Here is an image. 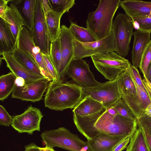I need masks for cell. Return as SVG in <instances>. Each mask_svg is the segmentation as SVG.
<instances>
[{"instance_id":"1","label":"cell","mask_w":151,"mask_h":151,"mask_svg":"<svg viewBox=\"0 0 151 151\" xmlns=\"http://www.w3.org/2000/svg\"><path fill=\"white\" fill-rule=\"evenodd\" d=\"M82 88L76 84L52 81L45 95V106L55 111L74 108L82 100Z\"/></svg>"},{"instance_id":"2","label":"cell","mask_w":151,"mask_h":151,"mask_svg":"<svg viewBox=\"0 0 151 151\" xmlns=\"http://www.w3.org/2000/svg\"><path fill=\"white\" fill-rule=\"evenodd\" d=\"M121 0H100L95 11L89 13L86 28L97 40L109 35L112 31L113 19Z\"/></svg>"},{"instance_id":"3","label":"cell","mask_w":151,"mask_h":151,"mask_svg":"<svg viewBox=\"0 0 151 151\" xmlns=\"http://www.w3.org/2000/svg\"><path fill=\"white\" fill-rule=\"evenodd\" d=\"M93 114L95 119L94 127L106 135H132L138 127L137 120L132 121L119 114L111 115L105 108Z\"/></svg>"},{"instance_id":"4","label":"cell","mask_w":151,"mask_h":151,"mask_svg":"<svg viewBox=\"0 0 151 151\" xmlns=\"http://www.w3.org/2000/svg\"><path fill=\"white\" fill-rule=\"evenodd\" d=\"M40 136L46 147H57L69 151H91L88 141L82 140L63 127L44 131Z\"/></svg>"},{"instance_id":"5","label":"cell","mask_w":151,"mask_h":151,"mask_svg":"<svg viewBox=\"0 0 151 151\" xmlns=\"http://www.w3.org/2000/svg\"><path fill=\"white\" fill-rule=\"evenodd\" d=\"M91 57L97 70L109 81L118 78L127 69L130 63L113 51L97 54Z\"/></svg>"},{"instance_id":"6","label":"cell","mask_w":151,"mask_h":151,"mask_svg":"<svg viewBox=\"0 0 151 151\" xmlns=\"http://www.w3.org/2000/svg\"><path fill=\"white\" fill-rule=\"evenodd\" d=\"M82 88V87H81ZM82 99L89 96L101 103L106 109L113 107L122 98L118 78L97 86L82 88Z\"/></svg>"},{"instance_id":"7","label":"cell","mask_w":151,"mask_h":151,"mask_svg":"<svg viewBox=\"0 0 151 151\" xmlns=\"http://www.w3.org/2000/svg\"><path fill=\"white\" fill-rule=\"evenodd\" d=\"M134 28L132 20L125 13H119L113 20L112 31L116 44V52L121 56L124 57L128 54Z\"/></svg>"},{"instance_id":"8","label":"cell","mask_w":151,"mask_h":151,"mask_svg":"<svg viewBox=\"0 0 151 151\" xmlns=\"http://www.w3.org/2000/svg\"><path fill=\"white\" fill-rule=\"evenodd\" d=\"M74 59H83L92 55L109 51H116V44L112 31L107 36L99 40L82 43L73 37Z\"/></svg>"},{"instance_id":"9","label":"cell","mask_w":151,"mask_h":151,"mask_svg":"<svg viewBox=\"0 0 151 151\" xmlns=\"http://www.w3.org/2000/svg\"><path fill=\"white\" fill-rule=\"evenodd\" d=\"M43 116L38 109L30 105L22 114L13 118L11 126L19 133L32 135L40 131V124Z\"/></svg>"},{"instance_id":"10","label":"cell","mask_w":151,"mask_h":151,"mask_svg":"<svg viewBox=\"0 0 151 151\" xmlns=\"http://www.w3.org/2000/svg\"><path fill=\"white\" fill-rule=\"evenodd\" d=\"M33 30L31 32L36 45L44 55H49L51 42L40 0H37Z\"/></svg>"},{"instance_id":"11","label":"cell","mask_w":151,"mask_h":151,"mask_svg":"<svg viewBox=\"0 0 151 151\" xmlns=\"http://www.w3.org/2000/svg\"><path fill=\"white\" fill-rule=\"evenodd\" d=\"M66 74L82 88L94 86L101 83L95 79L88 64L83 59L73 60L68 66Z\"/></svg>"},{"instance_id":"12","label":"cell","mask_w":151,"mask_h":151,"mask_svg":"<svg viewBox=\"0 0 151 151\" xmlns=\"http://www.w3.org/2000/svg\"><path fill=\"white\" fill-rule=\"evenodd\" d=\"M17 48L29 53L35 59L46 78L49 81L52 79L49 76L44 63L43 54L35 43L32 33L24 26L19 34Z\"/></svg>"},{"instance_id":"13","label":"cell","mask_w":151,"mask_h":151,"mask_svg":"<svg viewBox=\"0 0 151 151\" xmlns=\"http://www.w3.org/2000/svg\"><path fill=\"white\" fill-rule=\"evenodd\" d=\"M50 81L46 79L39 80L22 86L16 85L12 93V98L32 102L38 101L47 89Z\"/></svg>"},{"instance_id":"14","label":"cell","mask_w":151,"mask_h":151,"mask_svg":"<svg viewBox=\"0 0 151 151\" xmlns=\"http://www.w3.org/2000/svg\"><path fill=\"white\" fill-rule=\"evenodd\" d=\"M60 40L62 59L58 74L59 80H62L66 74L70 63L74 59L73 37L69 28L61 26Z\"/></svg>"},{"instance_id":"15","label":"cell","mask_w":151,"mask_h":151,"mask_svg":"<svg viewBox=\"0 0 151 151\" xmlns=\"http://www.w3.org/2000/svg\"><path fill=\"white\" fill-rule=\"evenodd\" d=\"M132 78L136 88V96L132 98L122 94V98L137 119L145 114L146 108L151 103V99L146 92Z\"/></svg>"},{"instance_id":"16","label":"cell","mask_w":151,"mask_h":151,"mask_svg":"<svg viewBox=\"0 0 151 151\" xmlns=\"http://www.w3.org/2000/svg\"><path fill=\"white\" fill-rule=\"evenodd\" d=\"M120 6L132 21L138 19L151 17V1L121 0Z\"/></svg>"},{"instance_id":"17","label":"cell","mask_w":151,"mask_h":151,"mask_svg":"<svg viewBox=\"0 0 151 151\" xmlns=\"http://www.w3.org/2000/svg\"><path fill=\"white\" fill-rule=\"evenodd\" d=\"M132 136H111L99 132L96 137L87 141L91 151H112L121 142Z\"/></svg>"},{"instance_id":"18","label":"cell","mask_w":151,"mask_h":151,"mask_svg":"<svg viewBox=\"0 0 151 151\" xmlns=\"http://www.w3.org/2000/svg\"><path fill=\"white\" fill-rule=\"evenodd\" d=\"M2 55V58L5 61L7 67L17 77L23 78L25 84L46 79L32 73L17 61L12 54H4Z\"/></svg>"},{"instance_id":"19","label":"cell","mask_w":151,"mask_h":151,"mask_svg":"<svg viewBox=\"0 0 151 151\" xmlns=\"http://www.w3.org/2000/svg\"><path fill=\"white\" fill-rule=\"evenodd\" d=\"M150 32L139 29L133 33L134 41L132 53V65L139 68L142 56L148 43L151 40Z\"/></svg>"},{"instance_id":"20","label":"cell","mask_w":151,"mask_h":151,"mask_svg":"<svg viewBox=\"0 0 151 151\" xmlns=\"http://www.w3.org/2000/svg\"><path fill=\"white\" fill-rule=\"evenodd\" d=\"M17 42L19 34L24 24L20 12L16 6L11 4L6 13L4 20Z\"/></svg>"},{"instance_id":"21","label":"cell","mask_w":151,"mask_h":151,"mask_svg":"<svg viewBox=\"0 0 151 151\" xmlns=\"http://www.w3.org/2000/svg\"><path fill=\"white\" fill-rule=\"evenodd\" d=\"M17 42L7 24L0 19V54H12L17 47Z\"/></svg>"},{"instance_id":"22","label":"cell","mask_w":151,"mask_h":151,"mask_svg":"<svg viewBox=\"0 0 151 151\" xmlns=\"http://www.w3.org/2000/svg\"><path fill=\"white\" fill-rule=\"evenodd\" d=\"M104 108L101 103L87 96L82 99L73 112L74 115L83 117L95 114Z\"/></svg>"},{"instance_id":"23","label":"cell","mask_w":151,"mask_h":151,"mask_svg":"<svg viewBox=\"0 0 151 151\" xmlns=\"http://www.w3.org/2000/svg\"><path fill=\"white\" fill-rule=\"evenodd\" d=\"M12 54L17 61L32 73L46 79L35 59L29 53L17 47Z\"/></svg>"},{"instance_id":"24","label":"cell","mask_w":151,"mask_h":151,"mask_svg":"<svg viewBox=\"0 0 151 151\" xmlns=\"http://www.w3.org/2000/svg\"><path fill=\"white\" fill-rule=\"evenodd\" d=\"M63 14L52 9L45 17L51 42L60 36L61 32L60 21Z\"/></svg>"},{"instance_id":"25","label":"cell","mask_w":151,"mask_h":151,"mask_svg":"<svg viewBox=\"0 0 151 151\" xmlns=\"http://www.w3.org/2000/svg\"><path fill=\"white\" fill-rule=\"evenodd\" d=\"M37 0L24 1L20 12L22 18L24 27L32 32L34 28Z\"/></svg>"},{"instance_id":"26","label":"cell","mask_w":151,"mask_h":151,"mask_svg":"<svg viewBox=\"0 0 151 151\" xmlns=\"http://www.w3.org/2000/svg\"><path fill=\"white\" fill-rule=\"evenodd\" d=\"M118 78L119 88L122 94L134 98L136 95V89L130 75L129 67L120 74Z\"/></svg>"},{"instance_id":"27","label":"cell","mask_w":151,"mask_h":151,"mask_svg":"<svg viewBox=\"0 0 151 151\" xmlns=\"http://www.w3.org/2000/svg\"><path fill=\"white\" fill-rule=\"evenodd\" d=\"M17 77L12 72L0 76V100L3 101L12 92Z\"/></svg>"},{"instance_id":"28","label":"cell","mask_w":151,"mask_h":151,"mask_svg":"<svg viewBox=\"0 0 151 151\" xmlns=\"http://www.w3.org/2000/svg\"><path fill=\"white\" fill-rule=\"evenodd\" d=\"M126 151H149L143 131L140 127H138L131 137Z\"/></svg>"},{"instance_id":"29","label":"cell","mask_w":151,"mask_h":151,"mask_svg":"<svg viewBox=\"0 0 151 151\" xmlns=\"http://www.w3.org/2000/svg\"><path fill=\"white\" fill-rule=\"evenodd\" d=\"M73 38L82 43H88L97 40L87 28L79 26L70 21L69 27Z\"/></svg>"},{"instance_id":"30","label":"cell","mask_w":151,"mask_h":151,"mask_svg":"<svg viewBox=\"0 0 151 151\" xmlns=\"http://www.w3.org/2000/svg\"><path fill=\"white\" fill-rule=\"evenodd\" d=\"M49 55L58 77L62 59L59 37L55 41L51 42Z\"/></svg>"},{"instance_id":"31","label":"cell","mask_w":151,"mask_h":151,"mask_svg":"<svg viewBox=\"0 0 151 151\" xmlns=\"http://www.w3.org/2000/svg\"><path fill=\"white\" fill-rule=\"evenodd\" d=\"M51 8L53 10L64 14L68 12L75 4V0H49Z\"/></svg>"},{"instance_id":"32","label":"cell","mask_w":151,"mask_h":151,"mask_svg":"<svg viewBox=\"0 0 151 151\" xmlns=\"http://www.w3.org/2000/svg\"><path fill=\"white\" fill-rule=\"evenodd\" d=\"M151 62V40L147 44L142 55L139 68L144 78H147L149 66Z\"/></svg>"},{"instance_id":"33","label":"cell","mask_w":151,"mask_h":151,"mask_svg":"<svg viewBox=\"0 0 151 151\" xmlns=\"http://www.w3.org/2000/svg\"><path fill=\"white\" fill-rule=\"evenodd\" d=\"M113 107L117 114L132 121L137 120V118L125 103L122 98Z\"/></svg>"},{"instance_id":"34","label":"cell","mask_w":151,"mask_h":151,"mask_svg":"<svg viewBox=\"0 0 151 151\" xmlns=\"http://www.w3.org/2000/svg\"><path fill=\"white\" fill-rule=\"evenodd\" d=\"M44 63L47 72L53 80H60L59 79L57 72L49 55L42 54Z\"/></svg>"},{"instance_id":"35","label":"cell","mask_w":151,"mask_h":151,"mask_svg":"<svg viewBox=\"0 0 151 151\" xmlns=\"http://www.w3.org/2000/svg\"><path fill=\"white\" fill-rule=\"evenodd\" d=\"M138 127L146 131L151 136V116L144 114L137 119Z\"/></svg>"},{"instance_id":"36","label":"cell","mask_w":151,"mask_h":151,"mask_svg":"<svg viewBox=\"0 0 151 151\" xmlns=\"http://www.w3.org/2000/svg\"><path fill=\"white\" fill-rule=\"evenodd\" d=\"M130 74L137 84L147 93L146 90L143 84L141 76L137 68L133 66L130 63L129 67Z\"/></svg>"},{"instance_id":"37","label":"cell","mask_w":151,"mask_h":151,"mask_svg":"<svg viewBox=\"0 0 151 151\" xmlns=\"http://www.w3.org/2000/svg\"><path fill=\"white\" fill-rule=\"evenodd\" d=\"M133 21H135L137 23L138 29L144 32H151V17L138 19Z\"/></svg>"},{"instance_id":"38","label":"cell","mask_w":151,"mask_h":151,"mask_svg":"<svg viewBox=\"0 0 151 151\" xmlns=\"http://www.w3.org/2000/svg\"><path fill=\"white\" fill-rule=\"evenodd\" d=\"M13 121V118L6 111L4 107L0 105V125L6 127L11 125Z\"/></svg>"},{"instance_id":"39","label":"cell","mask_w":151,"mask_h":151,"mask_svg":"<svg viewBox=\"0 0 151 151\" xmlns=\"http://www.w3.org/2000/svg\"><path fill=\"white\" fill-rule=\"evenodd\" d=\"M11 1L9 0H0V17L4 20L5 19L6 13L9 6L8 5V3Z\"/></svg>"},{"instance_id":"40","label":"cell","mask_w":151,"mask_h":151,"mask_svg":"<svg viewBox=\"0 0 151 151\" xmlns=\"http://www.w3.org/2000/svg\"><path fill=\"white\" fill-rule=\"evenodd\" d=\"M43 13L45 17L48 13L52 9L50 1L40 0Z\"/></svg>"},{"instance_id":"41","label":"cell","mask_w":151,"mask_h":151,"mask_svg":"<svg viewBox=\"0 0 151 151\" xmlns=\"http://www.w3.org/2000/svg\"><path fill=\"white\" fill-rule=\"evenodd\" d=\"M130 137H129L123 140L115 147L112 151H122L124 150L127 148L129 143Z\"/></svg>"},{"instance_id":"42","label":"cell","mask_w":151,"mask_h":151,"mask_svg":"<svg viewBox=\"0 0 151 151\" xmlns=\"http://www.w3.org/2000/svg\"><path fill=\"white\" fill-rule=\"evenodd\" d=\"M40 147L34 143L32 142L24 146V151H40Z\"/></svg>"},{"instance_id":"43","label":"cell","mask_w":151,"mask_h":151,"mask_svg":"<svg viewBox=\"0 0 151 151\" xmlns=\"http://www.w3.org/2000/svg\"><path fill=\"white\" fill-rule=\"evenodd\" d=\"M142 81L146 90L147 94L151 99V83L147 78H144L142 79Z\"/></svg>"},{"instance_id":"44","label":"cell","mask_w":151,"mask_h":151,"mask_svg":"<svg viewBox=\"0 0 151 151\" xmlns=\"http://www.w3.org/2000/svg\"><path fill=\"white\" fill-rule=\"evenodd\" d=\"M142 129L144 134L148 150L149 151H151V136L145 130Z\"/></svg>"},{"instance_id":"45","label":"cell","mask_w":151,"mask_h":151,"mask_svg":"<svg viewBox=\"0 0 151 151\" xmlns=\"http://www.w3.org/2000/svg\"><path fill=\"white\" fill-rule=\"evenodd\" d=\"M15 83L16 85L19 86H22L25 84L24 79L20 77H17Z\"/></svg>"},{"instance_id":"46","label":"cell","mask_w":151,"mask_h":151,"mask_svg":"<svg viewBox=\"0 0 151 151\" xmlns=\"http://www.w3.org/2000/svg\"><path fill=\"white\" fill-rule=\"evenodd\" d=\"M145 114L148 116H151V103L148 105L146 108Z\"/></svg>"},{"instance_id":"47","label":"cell","mask_w":151,"mask_h":151,"mask_svg":"<svg viewBox=\"0 0 151 151\" xmlns=\"http://www.w3.org/2000/svg\"><path fill=\"white\" fill-rule=\"evenodd\" d=\"M147 79L151 83V62L148 69Z\"/></svg>"},{"instance_id":"48","label":"cell","mask_w":151,"mask_h":151,"mask_svg":"<svg viewBox=\"0 0 151 151\" xmlns=\"http://www.w3.org/2000/svg\"><path fill=\"white\" fill-rule=\"evenodd\" d=\"M107 109L108 113L111 115H115L118 114L117 111L113 107Z\"/></svg>"},{"instance_id":"49","label":"cell","mask_w":151,"mask_h":151,"mask_svg":"<svg viewBox=\"0 0 151 151\" xmlns=\"http://www.w3.org/2000/svg\"><path fill=\"white\" fill-rule=\"evenodd\" d=\"M40 151H56L54 148L47 147H40Z\"/></svg>"}]
</instances>
